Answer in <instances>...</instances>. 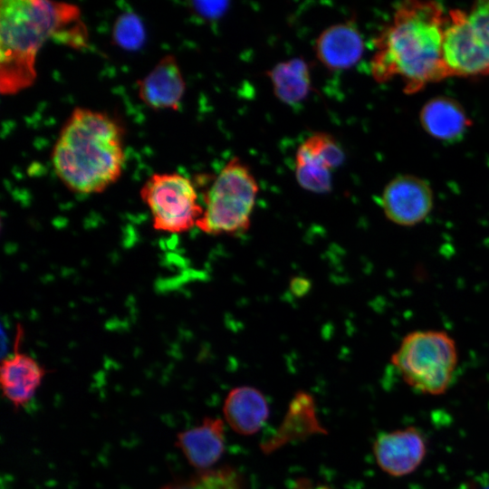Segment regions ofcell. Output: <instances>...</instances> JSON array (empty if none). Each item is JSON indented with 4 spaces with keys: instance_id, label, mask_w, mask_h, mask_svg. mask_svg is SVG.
<instances>
[{
    "instance_id": "obj_1",
    "label": "cell",
    "mask_w": 489,
    "mask_h": 489,
    "mask_svg": "<svg viewBox=\"0 0 489 489\" xmlns=\"http://www.w3.org/2000/svg\"><path fill=\"white\" fill-rule=\"evenodd\" d=\"M446 23L447 14L437 2L399 4L375 40L373 79L379 83L398 79L406 94H415L449 78L443 60Z\"/></svg>"
},
{
    "instance_id": "obj_2",
    "label": "cell",
    "mask_w": 489,
    "mask_h": 489,
    "mask_svg": "<svg viewBox=\"0 0 489 489\" xmlns=\"http://www.w3.org/2000/svg\"><path fill=\"white\" fill-rule=\"evenodd\" d=\"M51 161L56 176L72 192H102L122 173V129L104 112L75 108L60 130Z\"/></svg>"
},
{
    "instance_id": "obj_3",
    "label": "cell",
    "mask_w": 489,
    "mask_h": 489,
    "mask_svg": "<svg viewBox=\"0 0 489 489\" xmlns=\"http://www.w3.org/2000/svg\"><path fill=\"white\" fill-rule=\"evenodd\" d=\"M80 18L72 4L46 0H2L0 7V88L13 94L36 78V57L44 43Z\"/></svg>"
},
{
    "instance_id": "obj_4",
    "label": "cell",
    "mask_w": 489,
    "mask_h": 489,
    "mask_svg": "<svg viewBox=\"0 0 489 489\" xmlns=\"http://www.w3.org/2000/svg\"><path fill=\"white\" fill-rule=\"evenodd\" d=\"M455 339L442 330H416L407 333L390 362L402 380L418 393L440 396L450 388L458 365Z\"/></svg>"
},
{
    "instance_id": "obj_5",
    "label": "cell",
    "mask_w": 489,
    "mask_h": 489,
    "mask_svg": "<svg viewBox=\"0 0 489 489\" xmlns=\"http://www.w3.org/2000/svg\"><path fill=\"white\" fill-rule=\"evenodd\" d=\"M258 191L250 168L241 159L231 158L206 191L197 226L211 235L244 233L251 225Z\"/></svg>"
},
{
    "instance_id": "obj_6",
    "label": "cell",
    "mask_w": 489,
    "mask_h": 489,
    "mask_svg": "<svg viewBox=\"0 0 489 489\" xmlns=\"http://www.w3.org/2000/svg\"><path fill=\"white\" fill-rule=\"evenodd\" d=\"M443 60L449 78L489 76V4L447 13Z\"/></svg>"
},
{
    "instance_id": "obj_7",
    "label": "cell",
    "mask_w": 489,
    "mask_h": 489,
    "mask_svg": "<svg viewBox=\"0 0 489 489\" xmlns=\"http://www.w3.org/2000/svg\"><path fill=\"white\" fill-rule=\"evenodd\" d=\"M140 197L149 207L153 227L180 234L197 226L203 214L192 181L178 173H154L143 184Z\"/></svg>"
},
{
    "instance_id": "obj_8",
    "label": "cell",
    "mask_w": 489,
    "mask_h": 489,
    "mask_svg": "<svg viewBox=\"0 0 489 489\" xmlns=\"http://www.w3.org/2000/svg\"><path fill=\"white\" fill-rule=\"evenodd\" d=\"M380 206L388 220L405 227L419 225L434 206V192L423 178L402 174L393 177L384 187Z\"/></svg>"
},
{
    "instance_id": "obj_9",
    "label": "cell",
    "mask_w": 489,
    "mask_h": 489,
    "mask_svg": "<svg viewBox=\"0 0 489 489\" xmlns=\"http://www.w3.org/2000/svg\"><path fill=\"white\" fill-rule=\"evenodd\" d=\"M344 158V151L331 135L313 133L296 151V180L305 190L327 193L331 189V171L340 167Z\"/></svg>"
},
{
    "instance_id": "obj_10",
    "label": "cell",
    "mask_w": 489,
    "mask_h": 489,
    "mask_svg": "<svg viewBox=\"0 0 489 489\" xmlns=\"http://www.w3.org/2000/svg\"><path fill=\"white\" fill-rule=\"evenodd\" d=\"M427 444L425 433L410 426L379 434L372 452L378 466L385 474L404 477L414 473L424 462Z\"/></svg>"
},
{
    "instance_id": "obj_11",
    "label": "cell",
    "mask_w": 489,
    "mask_h": 489,
    "mask_svg": "<svg viewBox=\"0 0 489 489\" xmlns=\"http://www.w3.org/2000/svg\"><path fill=\"white\" fill-rule=\"evenodd\" d=\"M22 333L19 326L14 353L2 360L0 369L3 395L15 408L33 399L45 375V369L33 357L19 351Z\"/></svg>"
},
{
    "instance_id": "obj_12",
    "label": "cell",
    "mask_w": 489,
    "mask_h": 489,
    "mask_svg": "<svg viewBox=\"0 0 489 489\" xmlns=\"http://www.w3.org/2000/svg\"><path fill=\"white\" fill-rule=\"evenodd\" d=\"M186 82L175 56L162 57L152 70L138 81V96L154 110L179 108Z\"/></svg>"
},
{
    "instance_id": "obj_13",
    "label": "cell",
    "mask_w": 489,
    "mask_h": 489,
    "mask_svg": "<svg viewBox=\"0 0 489 489\" xmlns=\"http://www.w3.org/2000/svg\"><path fill=\"white\" fill-rule=\"evenodd\" d=\"M317 59L331 71L355 65L364 53L362 35L354 22H343L324 29L314 44Z\"/></svg>"
},
{
    "instance_id": "obj_14",
    "label": "cell",
    "mask_w": 489,
    "mask_h": 489,
    "mask_svg": "<svg viewBox=\"0 0 489 489\" xmlns=\"http://www.w3.org/2000/svg\"><path fill=\"white\" fill-rule=\"evenodd\" d=\"M176 444L191 465L206 471L225 451L224 423L216 417H206L200 425L180 432Z\"/></svg>"
},
{
    "instance_id": "obj_15",
    "label": "cell",
    "mask_w": 489,
    "mask_h": 489,
    "mask_svg": "<svg viewBox=\"0 0 489 489\" xmlns=\"http://www.w3.org/2000/svg\"><path fill=\"white\" fill-rule=\"evenodd\" d=\"M419 122L430 137L449 142L462 138L472 124L464 107L447 96L428 100L420 110Z\"/></svg>"
},
{
    "instance_id": "obj_16",
    "label": "cell",
    "mask_w": 489,
    "mask_h": 489,
    "mask_svg": "<svg viewBox=\"0 0 489 489\" xmlns=\"http://www.w3.org/2000/svg\"><path fill=\"white\" fill-rule=\"evenodd\" d=\"M269 407L264 396L256 388L242 386L232 389L225 398L224 416L234 431L253 435L265 423Z\"/></svg>"
},
{
    "instance_id": "obj_17",
    "label": "cell",
    "mask_w": 489,
    "mask_h": 489,
    "mask_svg": "<svg viewBox=\"0 0 489 489\" xmlns=\"http://www.w3.org/2000/svg\"><path fill=\"white\" fill-rule=\"evenodd\" d=\"M267 74L274 95L283 103H299L307 98L312 90L310 67L302 58L281 62Z\"/></svg>"
},
{
    "instance_id": "obj_18",
    "label": "cell",
    "mask_w": 489,
    "mask_h": 489,
    "mask_svg": "<svg viewBox=\"0 0 489 489\" xmlns=\"http://www.w3.org/2000/svg\"><path fill=\"white\" fill-rule=\"evenodd\" d=\"M161 489H244V483L237 470L224 466L203 471L193 478Z\"/></svg>"
},
{
    "instance_id": "obj_19",
    "label": "cell",
    "mask_w": 489,
    "mask_h": 489,
    "mask_svg": "<svg viewBox=\"0 0 489 489\" xmlns=\"http://www.w3.org/2000/svg\"><path fill=\"white\" fill-rule=\"evenodd\" d=\"M112 38L115 43L124 49L136 50L139 48L145 39L141 21L135 14H122L115 21Z\"/></svg>"
},
{
    "instance_id": "obj_20",
    "label": "cell",
    "mask_w": 489,
    "mask_h": 489,
    "mask_svg": "<svg viewBox=\"0 0 489 489\" xmlns=\"http://www.w3.org/2000/svg\"><path fill=\"white\" fill-rule=\"evenodd\" d=\"M296 489H308V485L302 483V484H299Z\"/></svg>"
}]
</instances>
